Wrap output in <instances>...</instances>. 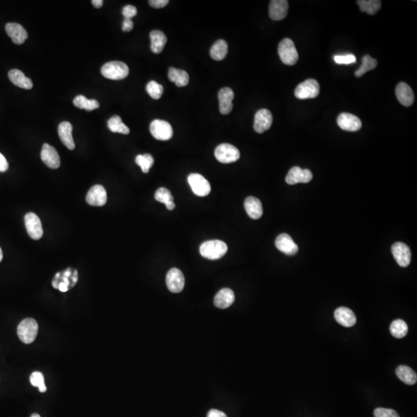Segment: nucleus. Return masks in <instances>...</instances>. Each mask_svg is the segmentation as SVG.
Masks as SVG:
<instances>
[{
  "mask_svg": "<svg viewBox=\"0 0 417 417\" xmlns=\"http://www.w3.org/2000/svg\"><path fill=\"white\" fill-rule=\"evenodd\" d=\"M228 250L227 244L221 240H208L201 245L199 251L204 258L218 260L224 257Z\"/></svg>",
  "mask_w": 417,
  "mask_h": 417,
  "instance_id": "nucleus-1",
  "label": "nucleus"
},
{
  "mask_svg": "<svg viewBox=\"0 0 417 417\" xmlns=\"http://www.w3.org/2000/svg\"><path fill=\"white\" fill-rule=\"evenodd\" d=\"M101 75L108 79L119 81L129 75V68L124 62H108L101 67Z\"/></svg>",
  "mask_w": 417,
  "mask_h": 417,
  "instance_id": "nucleus-2",
  "label": "nucleus"
},
{
  "mask_svg": "<svg viewBox=\"0 0 417 417\" xmlns=\"http://www.w3.org/2000/svg\"><path fill=\"white\" fill-rule=\"evenodd\" d=\"M38 333V324L33 318H26L19 324L17 334L22 342L31 344L37 338Z\"/></svg>",
  "mask_w": 417,
  "mask_h": 417,
  "instance_id": "nucleus-3",
  "label": "nucleus"
},
{
  "mask_svg": "<svg viewBox=\"0 0 417 417\" xmlns=\"http://www.w3.org/2000/svg\"><path fill=\"white\" fill-rule=\"evenodd\" d=\"M278 54L285 64L293 66L298 61V51L295 43L291 39L285 38L278 45Z\"/></svg>",
  "mask_w": 417,
  "mask_h": 417,
  "instance_id": "nucleus-4",
  "label": "nucleus"
},
{
  "mask_svg": "<svg viewBox=\"0 0 417 417\" xmlns=\"http://www.w3.org/2000/svg\"><path fill=\"white\" fill-rule=\"evenodd\" d=\"M319 92L320 86L318 81L315 79H308L297 87L295 95L298 99H309L318 97Z\"/></svg>",
  "mask_w": 417,
  "mask_h": 417,
  "instance_id": "nucleus-5",
  "label": "nucleus"
},
{
  "mask_svg": "<svg viewBox=\"0 0 417 417\" xmlns=\"http://www.w3.org/2000/svg\"><path fill=\"white\" fill-rule=\"evenodd\" d=\"M216 159L224 164L235 162L240 159V151L230 144H221L217 146L215 153Z\"/></svg>",
  "mask_w": 417,
  "mask_h": 417,
  "instance_id": "nucleus-6",
  "label": "nucleus"
},
{
  "mask_svg": "<svg viewBox=\"0 0 417 417\" xmlns=\"http://www.w3.org/2000/svg\"><path fill=\"white\" fill-rule=\"evenodd\" d=\"M150 132L155 138L160 141H168L173 136L172 125L163 120L156 119L152 121Z\"/></svg>",
  "mask_w": 417,
  "mask_h": 417,
  "instance_id": "nucleus-7",
  "label": "nucleus"
},
{
  "mask_svg": "<svg viewBox=\"0 0 417 417\" xmlns=\"http://www.w3.org/2000/svg\"><path fill=\"white\" fill-rule=\"evenodd\" d=\"M188 182L195 195L203 197L211 193V184L200 174H190L188 177Z\"/></svg>",
  "mask_w": 417,
  "mask_h": 417,
  "instance_id": "nucleus-8",
  "label": "nucleus"
},
{
  "mask_svg": "<svg viewBox=\"0 0 417 417\" xmlns=\"http://www.w3.org/2000/svg\"><path fill=\"white\" fill-rule=\"evenodd\" d=\"M25 226L28 235L33 240H40L43 237V230L41 221L37 214L28 213L26 214Z\"/></svg>",
  "mask_w": 417,
  "mask_h": 417,
  "instance_id": "nucleus-9",
  "label": "nucleus"
},
{
  "mask_svg": "<svg viewBox=\"0 0 417 417\" xmlns=\"http://www.w3.org/2000/svg\"><path fill=\"white\" fill-rule=\"evenodd\" d=\"M272 123H273V116H272L271 112L269 110L263 108V109L259 110L255 114L253 128L256 132L261 134L270 129Z\"/></svg>",
  "mask_w": 417,
  "mask_h": 417,
  "instance_id": "nucleus-10",
  "label": "nucleus"
},
{
  "mask_svg": "<svg viewBox=\"0 0 417 417\" xmlns=\"http://www.w3.org/2000/svg\"><path fill=\"white\" fill-rule=\"evenodd\" d=\"M392 253L398 264L402 267L409 266L411 261L410 249L405 243L397 242L392 246Z\"/></svg>",
  "mask_w": 417,
  "mask_h": 417,
  "instance_id": "nucleus-11",
  "label": "nucleus"
},
{
  "mask_svg": "<svg viewBox=\"0 0 417 417\" xmlns=\"http://www.w3.org/2000/svg\"><path fill=\"white\" fill-rule=\"evenodd\" d=\"M166 285L172 293H179L185 286V277L183 273L177 268H172L166 276Z\"/></svg>",
  "mask_w": 417,
  "mask_h": 417,
  "instance_id": "nucleus-12",
  "label": "nucleus"
},
{
  "mask_svg": "<svg viewBox=\"0 0 417 417\" xmlns=\"http://www.w3.org/2000/svg\"><path fill=\"white\" fill-rule=\"evenodd\" d=\"M106 189L101 185H95L90 189L87 194L86 201L93 206H102L107 202Z\"/></svg>",
  "mask_w": 417,
  "mask_h": 417,
  "instance_id": "nucleus-13",
  "label": "nucleus"
},
{
  "mask_svg": "<svg viewBox=\"0 0 417 417\" xmlns=\"http://www.w3.org/2000/svg\"><path fill=\"white\" fill-rule=\"evenodd\" d=\"M313 175L309 169H302L298 166L290 169L286 176V182L289 185L299 183H308L312 179Z\"/></svg>",
  "mask_w": 417,
  "mask_h": 417,
  "instance_id": "nucleus-14",
  "label": "nucleus"
},
{
  "mask_svg": "<svg viewBox=\"0 0 417 417\" xmlns=\"http://www.w3.org/2000/svg\"><path fill=\"white\" fill-rule=\"evenodd\" d=\"M337 123L341 129L347 131H357L361 129L362 121L354 114L341 113L338 115Z\"/></svg>",
  "mask_w": 417,
  "mask_h": 417,
  "instance_id": "nucleus-15",
  "label": "nucleus"
},
{
  "mask_svg": "<svg viewBox=\"0 0 417 417\" xmlns=\"http://www.w3.org/2000/svg\"><path fill=\"white\" fill-rule=\"evenodd\" d=\"M41 159L43 163L50 169H56L60 166V156L54 148L49 144H43L41 151Z\"/></svg>",
  "mask_w": 417,
  "mask_h": 417,
  "instance_id": "nucleus-16",
  "label": "nucleus"
},
{
  "mask_svg": "<svg viewBox=\"0 0 417 417\" xmlns=\"http://www.w3.org/2000/svg\"><path fill=\"white\" fill-rule=\"evenodd\" d=\"M275 245L278 250L288 256H293L298 251V245L292 237L287 234H282L278 236L275 240Z\"/></svg>",
  "mask_w": 417,
  "mask_h": 417,
  "instance_id": "nucleus-17",
  "label": "nucleus"
},
{
  "mask_svg": "<svg viewBox=\"0 0 417 417\" xmlns=\"http://www.w3.org/2000/svg\"><path fill=\"white\" fill-rule=\"evenodd\" d=\"M6 31L13 42L17 45L23 44L28 38V33L27 30L19 23H7L6 25Z\"/></svg>",
  "mask_w": 417,
  "mask_h": 417,
  "instance_id": "nucleus-18",
  "label": "nucleus"
},
{
  "mask_svg": "<svg viewBox=\"0 0 417 417\" xmlns=\"http://www.w3.org/2000/svg\"><path fill=\"white\" fill-rule=\"evenodd\" d=\"M288 2L287 0H272L269 6V17L275 21L284 20L288 15Z\"/></svg>",
  "mask_w": 417,
  "mask_h": 417,
  "instance_id": "nucleus-19",
  "label": "nucleus"
},
{
  "mask_svg": "<svg viewBox=\"0 0 417 417\" xmlns=\"http://www.w3.org/2000/svg\"><path fill=\"white\" fill-rule=\"evenodd\" d=\"M219 104H220V111L222 114H228L233 110V100L234 98V93L230 88H224L219 91Z\"/></svg>",
  "mask_w": 417,
  "mask_h": 417,
  "instance_id": "nucleus-20",
  "label": "nucleus"
},
{
  "mask_svg": "<svg viewBox=\"0 0 417 417\" xmlns=\"http://www.w3.org/2000/svg\"><path fill=\"white\" fill-rule=\"evenodd\" d=\"M334 318L338 324L346 328L354 326L356 323V317L354 312L345 307H340L335 310Z\"/></svg>",
  "mask_w": 417,
  "mask_h": 417,
  "instance_id": "nucleus-21",
  "label": "nucleus"
},
{
  "mask_svg": "<svg viewBox=\"0 0 417 417\" xmlns=\"http://www.w3.org/2000/svg\"><path fill=\"white\" fill-rule=\"evenodd\" d=\"M396 95L398 101L403 106L409 107L413 104L415 97L412 88L407 84L401 82L396 88Z\"/></svg>",
  "mask_w": 417,
  "mask_h": 417,
  "instance_id": "nucleus-22",
  "label": "nucleus"
},
{
  "mask_svg": "<svg viewBox=\"0 0 417 417\" xmlns=\"http://www.w3.org/2000/svg\"><path fill=\"white\" fill-rule=\"evenodd\" d=\"M72 130L73 126L68 121H63L59 124L58 127V134L60 136L63 144L70 150H74L75 149V143L72 136Z\"/></svg>",
  "mask_w": 417,
  "mask_h": 417,
  "instance_id": "nucleus-23",
  "label": "nucleus"
},
{
  "mask_svg": "<svg viewBox=\"0 0 417 417\" xmlns=\"http://www.w3.org/2000/svg\"><path fill=\"white\" fill-rule=\"evenodd\" d=\"M235 295L234 292L230 288H224L220 290L214 298V305L217 308L225 309L234 304Z\"/></svg>",
  "mask_w": 417,
  "mask_h": 417,
  "instance_id": "nucleus-24",
  "label": "nucleus"
},
{
  "mask_svg": "<svg viewBox=\"0 0 417 417\" xmlns=\"http://www.w3.org/2000/svg\"><path fill=\"white\" fill-rule=\"evenodd\" d=\"M244 207L249 217L253 220H258L263 215L261 202L256 197H247L244 202Z\"/></svg>",
  "mask_w": 417,
  "mask_h": 417,
  "instance_id": "nucleus-25",
  "label": "nucleus"
},
{
  "mask_svg": "<svg viewBox=\"0 0 417 417\" xmlns=\"http://www.w3.org/2000/svg\"><path fill=\"white\" fill-rule=\"evenodd\" d=\"M9 79L16 86L23 89L30 90L33 88V84L31 79L25 76L20 70H11L8 74Z\"/></svg>",
  "mask_w": 417,
  "mask_h": 417,
  "instance_id": "nucleus-26",
  "label": "nucleus"
},
{
  "mask_svg": "<svg viewBox=\"0 0 417 417\" xmlns=\"http://www.w3.org/2000/svg\"><path fill=\"white\" fill-rule=\"evenodd\" d=\"M151 50L154 53H162L167 43L166 34L161 30H153L150 33Z\"/></svg>",
  "mask_w": 417,
  "mask_h": 417,
  "instance_id": "nucleus-27",
  "label": "nucleus"
},
{
  "mask_svg": "<svg viewBox=\"0 0 417 417\" xmlns=\"http://www.w3.org/2000/svg\"><path fill=\"white\" fill-rule=\"evenodd\" d=\"M169 81L176 84L179 88L187 86L189 84V77L187 72L182 70L176 69L175 67H170L168 74Z\"/></svg>",
  "mask_w": 417,
  "mask_h": 417,
  "instance_id": "nucleus-28",
  "label": "nucleus"
},
{
  "mask_svg": "<svg viewBox=\"0 0 417 417\" xmlns=\"http://www.w3.org/2000/svg\"><path fill=\"white\" fill-rule=\"evenodd\" d=\"M396 373L398 378L405 384L414 385L416 383V373L409 366H399L396 369Z\"/></svg>",
  "mask_w": 417,
  "mask_h": 417,
  "instance_id": "nucleus-29",
  "label": "nucleus"
},
{
  "mask_svg": "<svg viewBox=\"0 0 417 417\" xmlns=\"http://www.w3.org/2000/svg\"><path fill=\"white\" fill-rule=\"evenodd\" d=\"M228 53V44L224 40H219L211 49V56L214 60H224Z\"/></svg>",
  "mask_w": 417,
  "mask_h": 417,
  "instance_id": "nucleus-30",
  "label": "nucleus"
},
{
  "mask_svg": "<svg viewBox=\"0 0 417 417\" xmlns=\"http://www.w3.org/2000/svg\"><path fill=\"white\" fill-rule=\"evenodd\" d=\"M155 199L158 202L164 203L169 211H173L176 207L173 202V196L170 191L166 188H159L155 194Z\"/></svg>",
  "mask_w": 417,
  "mask_h": 417,
  "instance_id": "nucleus-31",
  "label": "nucleus"
},
{
  "mask_svg": "<svg viewBox=\"0 0 417 417\" xmlns=\"http://www.w3.org/2000/svg\"><path fill=\"white\" fill-rule=\"evenodd\" d=\"M360 10L369 15H375L382 7L380 0H359L357 1Z\"/></svg>",
  "mask_w": 417,
  "mask_h": 417,
  "instance_id": "nucleus-32",
  "label": "nucleus"
},
{
  "mask_svg": "<svg viewBox=\"0 0 417 417\" xmlns=\"http://www.w3.org/2000/svg\"><path fill=\"white\" fill-rule=\"evenodd\" d=\"M75 106L80 109H85L88 111H94L99 108V102L96 100L88 99L83 95H78L73 101Z\"/></svg>",
  "mask_w": 417,
  "mask_h": 417,
  "instance_id": "nucleus-33",
  "label": "nucleus"
},
{
  "mask_svg": "<svg viewBox=\"0 0 417 417\" xmlns=\"http://www.w3.org/2000/svg\"><path fill=\"white\" fill-rule=\"evenodd\" d=\"M108 126L110 131L112 132L123 134H128L130 133L128 127L122 122L121 117L118 115L113 116L108 120Z\"/></svg>",
  "mask_w": 417,
  "mask_h": 417,
  "instance_id": "nucleus-34",
  "label": "nucleus"
},
{
  "mask_svg": "<svg viewBox=\"0 0 417 417\" xmlns=\"http://www.w3.org/2000/svg\"><path fill=\"white\" fill-rule=\"evenodd\" d=\"M389 329L393 337L396 338H402L407 334L408 325L403 320H395L391 324Z\"/></svg>",
  "mask_w": 417,
  "mask_h": 417,
  "instance_id": "nucleus-35",
  "label": "nucleus"
},
{
  "mask_svg": "<svg viewBox=\"0 0 417 417\" xmlns=\"http://www.w3.org/2000/svg\"><path fill=\"white\" fill-rule=\"evenodd\" d=\"M378 62L376 59H373L372 56L369 55H365L362 60V66H360L359 70L356 71L355 75L357 78H361L365 74L367 73L369 71L374 70L377 66Z\"/></svg>",
  "mask_w": 417,
  "mask_h": 417,
  "instance_id": "nucleus-36",
  "label": "nucleus"
},
{
  "mask_svg": "<svg viewBox=\"0 0 417 417\" xmlns=\"http://www.w3.org/2000/svg\"><path fill=\"white\" fill-rule=\"evenodd\" d=\"M136 164L141 167L144 173H148L149 169L153 167L154 164V159L152 155L146 153L144 155H138L135 158Z\"/></svg>",
  "mask_w": 417,
  "mask_h": 417,
  "instance_id": "nucleus-37",
  "label": "nucleus"
},
{
  "mask_svg": "<svg viewBox=\"0 0 417 417\" xmlns=\"http://www.w3.org/2000/svg\"><path fill=\"white\" fill-rule=\"evenodd\" d=\"M146 91L150 95L151 98L155 100L160 99L162 94L164 92V88L160 84L156 81H152L148 83L146 86Z\"/></svg>",
  "mask_w": 417,
  "mask_h": 417,
  "instance_id": "nucleus-38",
  "label": "nucleus"
},
{
  "mask_svg": "<svg viewBox=\"0 0 417 417\" xmlns=\"http://www.w3.org/2000/svg\"><path fill=\"white\" fill-rule=\"evenodd\" d=\"M30 383L35 387H38L40 392H45L46 387L45 386L44 376L40 372H34L32 373L30 378Z\"/></svg>",
  "mask_w": 417,
  "mask_h": 417,
  "instance_id": "nucleus-39",
  "label": "nucleus"
},
{
  "mask_svg": "<svg viewBox=\"0 0 417 417\" xmlns=\"http://www.w3.org/2000/svg\"><path fill=\"white\" fill-rule=\"evenodd\" d=\"M334 60L338 64H350L356 63V58L353 54L335 55Z\"/></svg>",
  "mask_w": 417,
  "mask_h": 417,
  "instance_id": "nucleus-40",
  "label": "nucleus"
},
{
  "mask_svg": "<svg viewBox=\"0 0 417 417\" xmlns=\"http://www.w3.org/2000/svg\"><path fill=\"white\" fill-rule=\"evenodd\" d=\"M375 417H399V414L391 409L377 408L374 411Z\"/></svg>",
  "mask_w": 417,
  "mask_h": 417,
  "instance_id": "nucleus-41",
  "label": "nucleus"
},
{
  "mask_svg": "<svg viewBox=\"0 0 417 417\" xmlns=\"http://www.w3.org/2000/svg\"><path fill=\"white\" fill-rule=\"evenodd\" d=\"M122 14L124 19H130L135 17L137 15V9L135 7L131 5H127L122 9Z\"/></svg>",
  "mask_w": 417,
  "mask_h": 417,
  "instance_id": "nucleus-42",
  "label": "nucleus"
},
{
  "mask_svg": "<svg viewBox=\"0 0 417 417\" xmlns=\"http://www.w3.org/2000/svg\"><path fill=\"white\" fill-rule=\"evenodd\" d=\"M169 0H150L149 1V5L156 9L164 8L169 4Z\"/></svg>",
  "mask_w": 417,
  "mask_h": 417,
  "instance_id": "nucleus-43",
  "label": "nucleus"
},
{
  "mask_svg": "<svg viewBox=\"0 0 417 417\" xmlns=\"http://www.w3.org/2000/svg\"><path fill=\"white\" fill-rule=\"evenodd\" d=\"M134 27V23L130 19H124L122 23V30L124 32H130Z\"/></svg>",
  "mask_w": 417,
  "mask_h": 417,
  "instance_id": "nucleus-44",
  "label": "nucleus"
},
{
  "mask_svg": "<svg viewBox=\"0 0 417 417\" xmlns=\"http://www.w3.org/2000/svg\"><path fill=\"white\" fill-rule=\"evenodd\" d=\"M9 164L6 158L0 153V172H4L8 170Z\"/></svg>",
  "mask_w": 417,
  "mask_h": 417,
  "instance_id": "nucleus-45",
  "label": "nucleus"
},
{
  "mask_svg": "<svg viewBox=\"0 0 417 417\" xmlns=\"http://www.w3.org/2000/svg\"><path fill=\"white\" fill-rule=\"evenodd\" d=\"M207 417H227V415L222 411L213 409L208 411V413H207Z\"/></svg>",
  "mask_w": 417,
  "mask_h": 417,
  "instance_id": "nucleus-46",
  "label": "nucleus"
},
{
  "mask_svg": "<svg viewBox=\"0 0 417 417\" xmlns=\"http://www.w3.org/2000/svg\"><path fill=\"white\" fill-rule=\"evenodd\" d=\"M103 0H92L91 4L97 9H100L103 6Z\"/></svg>",
  "mask_w": 417,
  "mask_h": 417,
  "instance_id": "nucleus-47",
  "label": "nucleus"
},
{
  "mask_svg": "<svg viewBox=\"0 0 417 417\" xmlns=\"http://www.w3.org/2000/svg\"><path fill=\"white\" fill-rule=\"evenodd\" d=\"M58 289L60 290V292H66L68 291V286L63 282H60Z\"/></svg>",
  "mask_w": 417,
  "mask_h": 417,
  "instance_id": "nucleus-48",
  "label": "nucleus"
},
{
  "mask_svg": "<svg viewBox=\"0 0 417 417\" xmlns=\"http://www.w3.org/2000/svg\"><path fill=\"white\" fill-rule=\"evenodd\" d=\"M72 280H73V285H72V287H73L75 286V284L77 283V282H78V271H77V270H75V272H74Z\"/></svg>",
  "mask_w": 417,
  "mask_h": 417,
  "instance_id": "nucleus-49",
  "label": "nucleus"
},
{
  "mask_svg": "<svg viewBox=\"0 0 417 417\" xmlns=\"http://www.w3.org/2000/svg\"><path fill=\"white\" fill-rule=\"evenodd\" d=\"M72 275V271H71V268L66 269V270H64V272L63 273V276H65V277H69L70 276Z\"/></svg>",
  "mask_w": 417,
  "mask_h": 417,
  "instance_id": "nucleus-50",
  "label": "nucleus"
},
{
  "mask_svg": "<svg viewBox=\"0 0 417 417\" xmlns=\"http://www.w3.org/2000/svg\"><path fill=\"white\" fill-rule=\"evenodd\" d=\"M3 257H4V254H3V250L0 247V262L2 261Z\"/></svg>",
  "mask_w": 417,
  "mask_h": 417,
  "instance_id": "nucleus-51",
  "label": "nucleus"
},
{
  "mask_svg": "<svg viewBox=\"0 0 417 417\" xmlns=\"http://www.w3.org/2000/svg\"><path fill=\"white\" fill-rule=\"evenodd\" d=\"M30 417H40V415L37 413H33Z\"/></svg>",
  "mask_w": 417,
  "mask_h": 417,
  "instance_id": "nucleus-52",
  "label": "nucleus"
}]
</instances>
